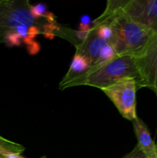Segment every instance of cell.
Listing matches in <instances>:
<instances>
[{
	"label": "cell",
	"mask_w": 157,
	"mask_h": 158,
	"mask_svg": "<svg viewBox=\"0 0 157 158\" xmlns=\"http://www.w3.org/2000/svg\"><path fill=\"white\" fill-rule=\"evenodd\" d=\"M103 23L112 29V36L109 43L118 56H136L155 34L126 15L120 8V0H109L103 13L92 22V26Z\"/></svg>",
	"instance_id": "cell-1"
},
{
	"label": "cell",
	"mask_w": 157,
	"mask_h": 158,
	"mask_svg": "<svg viewBox=\"0 0 157 158\" xmlns=\"http://www.w3.org/2000/svg\"><path fill=\"white\" fill-rule=\"evenodd\" d=\"M126 77L138 80L135 59L132 56H121L100 66H92L82 75L68 83L59 85L60 89L77 86H89L103 89Z\"/></svg>",
	"instance_id": "cell-2"
},
{
	"label": "cell",
	"mask_w": 157,
	"mask_h": 158,
	"mask_svg": "<svg viewBox=\"0 0 157 158\" xmlns=\"http://www.w3.org/2000/svg\"><path fill=\"white\" fill-rule=\"evenodd\" d=\"M30 6L26 0H0V45L7 34L17 32L23 40L30 26L39 25L42 28L47 23L45 19L37 21L32 17Z\"/></svg>",
	"instance_id": "cell-3"
},
{
	"label": "cell",
	"mask_w": 157,
	"mask_h": 158,
	"mask_svg": "<svg viewBox=\"0 0 157 158\" xmlns=\"http://www.w3.org/2000/svg\"><path fill=\"white\" fill-rule=\"evenodd\" d=\"M137 81L133 77L122 79L114 84L101 89L113 103L123 118L133 121L136 115Z\"/></svg>",
	"instance_id": "cell-4"
},
{
	"label": "cell",
	"mask_w": 157,
	"mask_h": 158,
	"mask_svg": "<svg viewBox=\"0 0 157 158\" xmlns=\"http://www.w3.org/2000/svg\"><path fill=\"white\" fill-rule=\"evenodd\" d=\"M139 89L146 87L157 97V33H155L139 55L134 57Z\"/></svg>",
	"instance_id": "cell-5"
},
{
	"label": "cell",
	"mask_w": 157,
	"mask_h": 158,
	"mask_svg": "<svg viewBox=\"0 0 157 158\" xmlns=\"http://www.w3.org/2000/svg\"><path fill=\"white\" fill-rule=\"evenodd\" d=\"M120 8L132 20L157 33V0H120Z\"/></svg>",
	"instance_id": "cell-6"
},
{
	"label": "cell",
	"mask_w": 157,
	"mask_h": 158,
	"mask_svg": "<svg viewBox=\"0 0 157 158\" xmlns=\"http://www.w3.org/2000/svg\"><path fill=\"white\" fill-rule=\"evenodd\" d=\"M109 43L99 37L95 29L92 28L88 38L85 41L75 45V52L85 56L90 62L91 66H95L98 62L100 51Z\"/></svg>",
	"instance_id": "cell-7"
},
{
	"label": "cell",
	"mask_w": 157,
	"mask_h": 158,
	"mask_svg": "<svg viewBox=\"0 0 157 158\" xmlns=\"http://www.w3.org/2000/svg\"><path fill=\"white\" fill-rule=\"evenodd\" d=\"M132 125L139 148L148 158H157V145L152 140L147 126L139 117L132 121Z\"/></svg>",
	"instance_id": "cell-8"
},
{
	"label": "cell",
	"mask_w": 157,
	"mask_h": 158,
	"mask_svg": "<svg viewBox=\"0 0 157 158\" xmlns=\"http://www.w3.org/2000/svg\"><path fill=\"white\" fill-rule=\"evenodd\" d=\"M90 62L85 56L75 52L73 58H72L70 66H69V71L66 74V76L63 77L62 80L60 82L59 85L68 83L72 79L82 75L84 73H86L90 68Z\"/></svg>",
	"instance_id": "cell-9"
},
{
	"label": "cell",
	"mask_w": 157,
	"mask_h": 158,
	"mask_svg": "<svg viewBox=\"0 0 157 158\" xmlns=\"http://www.w3.org/2000/svg\"><path fill=\"white\" fill-rule=\"evenodd\" d=\"M117 56H117L113 46L109 43L101 49V51H100L98 62H97V63L95 65H96V66L103 65L104 64V63H108V62L111 61V60H114V59Z\"/></svg>",
	"instance_id": "cell-10"
},
{
	"label": "cell",
	"mask_w": 157,
	"mask_h": 158,
	"mask_svg": "<svg viewBox=\"0 0 157 158\" xmlns=\"http://www.w3.org/2000/svg\"><path fill=\"white\" fill-rule=\"evenodd\" d=\"M92 28L95 29V33L99 37L108 42L110 41L112 36V31L109 25L103 23L96 26H92Z\"/></svg>",
	"instance_id": "cell-11"
},
{
	"label": "cell",
	"mask_w": 157,
	"mask_h": 158,
	"mask_svg": "<svg viewBox=\"0 0 157 158\" xmlns=\"http://www.w3.org/2000/svg\"><path fill=\"white\" fill-rule=\"evenodd\" d=\"M31 15L37 21L44 19V15L47 12V7L44 3H38L35 6H30L29 8Z\"/></svg>",
	"instance_id": "cell-12"
},
{
	"label": "cell",
	"mask_w": 157,
	"mask_h": 158,
	"mask_svg": "<svg viewBox=\"0 0 157 158\" xmlns=\"http://www.w3.org/2000/svg\"><path fill=\"white\" fill-rule=\"evenodd\" d=\"M8 47L20 46L22 43V39L17 32H11L4 37L3 43Z\"/></svg>",
	"instance_id": "cell-13"
},
{
	"label": "cell",
	"mask_w": 157,
	"mask_h": 158,
	"mask_svg": "<svg viewBox=\"0 0 157 158\" xmlns=\"http://www.w3.org/2000/svg\"><path fill=\"white\" fill-rule=\"evenodd\" d=\"M0 144L3 145V146H5L6 148H9V150L14 151V152L18 153V154H22V153L25 151L24 147L22 146V145H20V144H18V143H14V142L10 141V140H7V139L5 140H2V141H0Z\"/></svg>",
	"instance_id": "cell-14"
},
{
	"label": "cell",
	"mask_w": 157,
	"mask_h": 158,
	"mask_svg": "<svg viewBox=\"0 0 157 158\" xmlns=\"http://www.w3.org/2000/svg\"><path fill=\"white\" fill-rule=\"evenodd\" d=\"M0 155L4 158H26L22 157L21 154L14 152L1 144H0Z\"/></svg>",
	"instance_id": "cell-15"
},
{
	"label": "cell",
	"mask_w": 157,
	"mask_h": 158,
	"mask_svg": "<svg viewBox=\"0 0 157 158\" xmlns=\"http://www.w3.org/2000/svg\"><path fill=\"white\" fill-rule=\"evenodd\" d=\"M123 158H148L143 153V151L139 148V147L137 145H135V148H133L131 152H129V154H127L126 155H125Z\"/></svg>",
	"instance_id": "cell-16"
},
{
	"label": "cell",
	"mask_w": 157,
	"mask_h": 158,
	"mask_svg": "<svg viewBox=\"0 0 157 158\" xmlns=\"http://www.w3.org/2000/svg\"><path fill=\"white\" fill-rule=\"evenodd\" d=\"M27 46V51L29 52V55L31 56H35L39 52L40 49H41V46H40L39 43L37 41H32V43Z\"/></svg>",
	"instance_id": "cell-17"
},
{
	"label": "cell",
	"mask_w": 157,
	"mask_h": 158,
	"mask_svg": "<svg viewBox=\"0 0 157 158\" xmlns=\"http://www.w3.org/2000/svg\"><path fill=\"white\" fill-rule=\"evenodd\" d=\"M40 33H42L41 28L38 27V26H32L28 29L27 37L34 40Z\"/></svg>",
	"instance_id": "cell-18"
},
{
	"label": "cell",
	"mask_w": 157,
	"mask_h": 158,
	"mask_svg": "<svg viewBox=\"0 0 157 158\" xmlns=\"http://www.w3.org/2000/svg\"><path fill=\"white\" fill-rule=\"evenodd\" d=\"M44 19L47 22V23H55V15L51 12H46V15H44Z\"/></svg>",
	"instance_id": "cell-19"
},
{
	"label": "cell",
	"mask_w": 157,
	"mask_h": 158,
	"mask_svg": "<svg viewBox=\"0 0 157 158\" xmlns=\"http://www.w3.org/2000/svg\"><path fill=\"white\" fill-rule=\"evenodd\" d=\"M92 21H91L90 17L88 15H83L80 18V23H82V24L92 25Z\"/></svg>",
	"instance_id": "cell-20"
},
{
	"label": "cell",
	"mask_w": 157,
	"mask_h": 158,
	"mask_svg": "<svg viewBox=\"0 0 157 158\" xmlns=\"http://www.w3.org/2000/svg\"><path fill=\"white\" fill-rule=\"evenodd\" d=\"M92 25H85L80 23L79 24V30L83 31V32H89L92 30Z\"/></svg>",
	"instance_id": "cell-21"
},
{
	"label": "cell",
	"mask_w": 157,
	"mask_h": 158,
	"mask_svg": "<svg viewBox=\"0 0 157 158\" xmlns=\"http://www.w3.org/2000/svg\"><path fill=\"white\" fill-rule=\"evenodd\" d=\"M6 140V138H5V137H2V136L0 135V141H2V140Z\"/></svg>",
	"instance_id": "cell-22"
},
{
	"label": "cell",
	"mask_w": 157,
	"mask_h": 158,
	"mask_svg": "<svg viewBox=\"0 0 157 158\" xmlns=\"http://www.w3.org/2000/svg\"><path fill=\"white\" fill-rule=\"evenodd\" d=\"M0 158H4V157H2V156L0 155Z\"/></svg>",
	"instance_id": "cell-23"
},
{
	"label": "cell",
	"mask_w": 157,
	"mask_h": 158,
	"mask_svg": "<svg viewBox=\"0 0 157 158\" xmlns=\"http://www.w3.org/2000/svg\"><path fill=\"white\" fill-rule=\"evenodd\" d=\"M40 158H46L45 157H40Z\"/></svg>",
	"instance_id": "cell-24"
},
{
	"label": "cell",
	"mask_w": 157,
	"mask_h": 158,
	"mask_svg": "<svg viewBox=\"0 0 157 158\" xmlns=\"http://www.w3.org/2000/svg\"><path fill=\"white\" fill-rule=\"evenodd\" d=\"M156 145H157V144H156Z\"/></svg>",
	"instance_id": "cell-25"
}]
</instances>
